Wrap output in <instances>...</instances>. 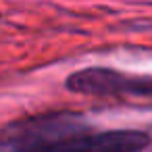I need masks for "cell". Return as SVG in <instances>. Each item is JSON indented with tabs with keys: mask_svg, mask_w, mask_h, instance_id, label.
<instances>
[{
	"mask_svg": "<svg viewBox=\"0 0 152 152\" xmlns=\"http://www.w3.org/2000/svg\"><path fill=\"white\" fill-rule=\"evenodd\" d=\"M150 144L142 131H100L44 142L42 152H140Z\"/></svg>",
	"mask_w": 152,
	"mask_h": 152,
	"instance_id": "1",
	"label": "cell"
},
{
	"mask_svg": "<svg viewBox=\"0 0 152 152\" xmlns=\"http://www.w3.org/2000/svg\"><path fill=\"white\" fill-rule=\"evenodd\" d=\"M67 90L79 94L152 96V77H131L113 69H83L67 77Z\"/></svg>",
	"mask_w": 152,
	"mask_h": 152,
	"instance_id": "2",
	"label": "cell"
}]
</instances>
